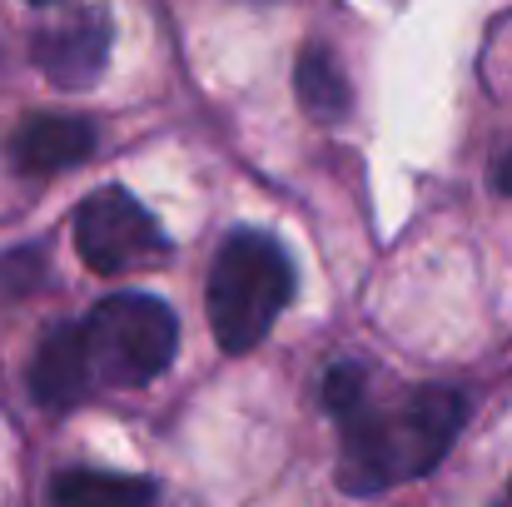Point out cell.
Wrapping results in <instances>:
<instances>
[{"instance_id":"cell-1","label":"cell","mask_w":512,"mask_h":507,"mask_svg":"<svg viewBox=\"0 0 512 507\" xmlns=\"http://www.w3.org/2000/svg\"><path fill=\"white\" fill-rule=\"evenodd\" d=\"M463 418H468V398L438 383L408 393L383 413L363 403L353 418H343L339 483L348 493H383L393 483L433 473L453 448Z\"/></svg>"},{"instance_id":"cell-2","label":"cell","mask_w":512,"mask_h":507,"mask_svg":"<svg viewBox=\"0 0 512 507\" xmlns=\"http://www.w3.org/2000/svg\"><path fill=\"white\" fill-rule=\"evenodd\" d=\"M289 299H294L289 254L259 229H234L209 269V324L219 348L224 353L259 348Z\"/></svg>"},{"instance_id":"cell-3","label":"cell","mask_w":512,"mask_h":507,"mask_svg":"<svg viewBox=\"0 0 512 507\" xmlns=\"http://www.w3.org/2000/svg\"><path fill=\"white\" fill-rule=\"evenodd\" d=\"M95 378L110 388H145L160 378L179 343V319L155 294H115L85 319Z\"/></svg>"},{"instance_id":"cell-4","label":"cell","mask_w":512,"mask_h":507,"mask_svg":"<svg viewBox=\"0 0 512 507\" xmlns=\"http://www.w3.org/2000/svg\"><path fill=\"white\" fill-rule=\"evenodd\" d=\"M75 249L95 274H140L170 254V239L130 189L105 184L75 209Z\"/></svg>"},{"instance_id":"cell-5","label":"cell","mask_w":512,"mask_h":507,"mask_svg":"<svg viewBox=\"0 0 512 507\" xmlns=\"http://www.w3.org/2000/svg\"><path fill=\"white\" fill-rule=\"evenodd\" d=\"M40 75L60 90H85L100 80L105 60H110V15L100 5H80L60 20H50L35 45H30Z\"/></svg>"},{"instance_id":"cell-6","label":"cell","mask_w":512,"mask_h":507,"mask_svg":"<svg viewBox=\"0 0 512 507\" xmlns=\"http://www.w3.org/2000/svg\"><path fill=\"white\" fill-rule=\"evenodd\" d=\"M90 383H95V363H90L85 324H55L50 334L40 338L35 363H30L35 403L65 413V408H75V403L90 398Z\"/></svg>"},{"instance_id":"cell-7","label":"cell","mask_w":512,"mask_h":507,"mask_svg":"<svg viewBox=\"0 0 512 507\" xmlns=\"http://www.w3.org/2000/svg\"><path fill=\"white\" fill-rule=\"evenodd\" d=\"M95 155V125L80 115H30L15 140L10 160L25 174H65Z\"/></svg>"},{"instance_id":"cell-8","label":"cell","mask_w":512,"mask_h":507,"mask_svg":"<svg viewBox=\"0 0 512 507\" xmlns=\"http://www.w3.org/2000/svg\"><path fill=\"white\" fill-rule=\"evenodd\" d=\"M50 507H155V483L95 468H65L50 483Z\"/></svg>"},{"instance_id":"cell-9","label":"cell","mask_w":512,"mask_h":507,"mask_svg":"<svg viewBox=\"0 0 512 507\" xmlns=\"http://www.w3.org/2000/svg\"><path fill=\"white\" fill-rule=\"evenodd\" d=\"M294 90H299V105H304L314 120H324V125H339L343 115H348V105H353L348 75H343V65L334 60L329 45H309V50L299 55Z\"/></svg>"},{"instance_id":"cell-10","label":"cell","mask_w":512,"mask_h":507,"mask_svg":"<svg viewBox=\"0 0 512 507\" xmlns=\"http://www.w3.org/2000/svg\"><path fill=\"white\" fill-rule=\"evenodd\" d=\"M45 254L40 249H15V254H0V299L15 304L25 294H35L45 284Z\"/></svg>"},{"instance_id":"cell-11","label":"cell","mask_w":512,"mask_h":507,"mask_svg":"<svg viewBox=\"0 0 512 507\" xmlns=\"http://www.w3.org/2000/svg\"><path fill=\"white\" fill-rule=\"evenodd\" d=\"M324 408L334 413V418H353L358 408H363V368H353V363H339V368H329L324 373Z\"/></svg>"},{"instance_id":"cell-12","label":"cell","mask_w":512,"mask_h":507,"mask_svg":"<svg viewBox=\"0 0 512 507\" xmlns=\"http://www.w3.org/2000/svg\"><path fill=\"white\" fill-rule=\"evenodd\" d=\"M493 179H498V189H503V194H512V150L503 155V160H498V169H493Z\"/></svg>"},{"instance_id":"cell-13","label":"cell","mask_w":512,"mask_h":507,"mask_svg":"<svg viewBox=\"0 0 512 507\" xmlns=\"http://www.w3.org/2000/svg\"><path fill=\"white\" fill-rule=\"evenodd\" d=\"M30 5H50V0H30Z\"/></svg>"},{"instance_id":"cell-14","label":"cell","mask_w":512,"mask_h":507,"mask_svg":"<svg viewBox=\"0 0 512 507\" xmlns=\"http://www.w3.org/2000/svg\"><path fill=\"white\" fill-rule=\"evenodd\" d=\"M508 507H512V503H508Z\"/></svg>"}]
</instances>
